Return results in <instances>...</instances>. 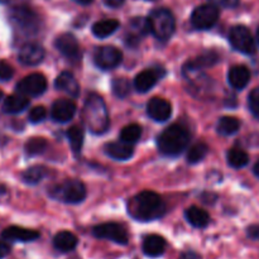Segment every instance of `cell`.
I'll list each match as a JSON object with an SVG mask.
<instances>
[{
	"label": "cell",
	"mask_w": 259,
	"mask_h": 259,
	"mask_svg": "<svg viewBox=\"0 0 259 259\" xmlns=\"http://www.w3.org/2000/svg\"><path fill=\"white\" fill-rule=\"evenodd\" d=\"M128 212L138 222H153L166 212V205L158 194L153 191H142L128 204Z\"/></svg>",
	"instance_id": "6da1fadb"
},
{
	"label": "cell",
	"mask_w": 259,
	"mask_h": 259,
	"mask_svg": "<svg viewBox=\"0 0 259 259\" xmlns=\"http://www.w3.org/2000/svg\"><path fill=\"white\" fill-rule=\"evenodd\" d=\"M190 143V133L181 124H172L164 129L157 139V146L164 156H179Z\"/></svg>",
	"instance_id": "7a4b0ae2"
},
{
	"label": "cell",
	"mask_w": 259,
	"mask_h": 259,
	"mask_svg": "<svg viewBox=\"0 0 259 259\" xmlns=\"http://www.w3.org/2000/svg\"><path fill=\"white\" fill-rule=\"evenodd\" d=\"M83 121L93 133L101 134L108 129L109 115L105 103L96 94H90L83 106Z\"/></svg>",
	"instance_id": "3957f363"
},
{
	"label": "cell",
	"mask_w": 259,
	"mask_h": 259,
	"mask_svg": "<svg viewBox=\"0 0 259 259\" xmlns=\"http://www.w3.org/2000/svg\"><path fill=\"white\" fill-rule=\"evenodd\" d=\"M147 20H148L149 32L159 40H167L174 34L176 22L174 14L168 9L159 8L153 10Z\"/></svg>",
	"instance_id": "277c9868"
},
{
	"label": "cell",
	"mask_w": 259,
	"mask_h": 259,
	"mask_svg": "<svg viewBox=\"0 0 259 259\" xmlns=\"http://www.w3.org/2000/svg\"><path fill=\"white\" fill-rule=\"evenodd\" d=\"M51 196L67 204H78L86 197V187L78 180H66L51 189Z\"/></svg>",
	"instance_id": "5b68a950"
},
{
	"label": "cell",
	"mask_w": 259,
	"mask_h": 259,
	"mask_svg": "<svg viewBox=\"0 0 259 259\" xmlns=\"http://www.w3.org/2000/svg\"><path fill=\"white\" fill-rule=\"evenodd\" d=\"M10 19L13 24L24 34H35L39 30V18L29 8H14L10 12Z\"/></svg>",
	"instance_id": "8992f818"
},
{
	"label": "cell",
	"mask_w": 259,
	"mask_h": 259,
	"mask_svg": "<svg viewBox=\"0 0 259 259\" xmlns=\"http://www.w3.org/2000/svg\"><path fill=\"white\" fill-rule=\"evenodd\" d=\"M93 235L98 239L110 240L119 245H126L129 242L125 228L116 223H104L93 228Z\"/></svg>",
	"instance_id": "52a82bcc"
},
{
	"label": "cell",
	"mask_w": 259,
	"mask_h": 259,
	"mask_svg": "<svg viewBox=\"0 0 259 259\" xmlns=\"http://www.w3.org/2000/svg\"><path fill=\"white\" fill-rule=\"evenodd\" d=\"M230 45L238 52L244 55H253L255 52V42L252 33L244 25H235L229 32Z\"/></svg>",
	"instance_id": "ba28073f"
},
{
	"label": "cell",
	"mask_w": 259,
	"mask_h": 259,
	"mask_svg": "<svg viewBox=\"0 0 259 259\" xmlns=\"http://www.w3.org/2000/svg\"><path fill=\"white\" fill-rule=\"evenodd\" d=\"M219 19V9L214 4H204L192 12L191 24L196 29L206 30L214 27Z\"/></svg>",
	"instance_id": "9c48e42d"
},
{
	"label": "cell",
	"mask_w": 259,
	"mask_h": 259,
	"mask_svg": "<svg viewBox=\"0 0 259 259\" xmlns=\"http://www.w3.org/2000/svg\"><path fill=\"white\" fill-rule=\"evenodd\" d=\"M123 60V53L113 46L99 47L94 53V62L101 70H113Z\"/></svg>",
	"instance_id": "30bf717a"
},
{
	"label": "cell",
	"mask_w": 259,
	"mask_h": 259,
	"mask_svg": "<svg viewBox=\"0 0 259 259\" xmlns=\"http://www.w3.org/2000/svg\"><path fill=\"white\" fill-rule=\"evenodd\" d=\"M55 46L58 52L71 63H77L81 60V50L77 39L70 33L58 35L55 40Z\"/></svg>",
	"instance_id": "8fae6325"
},
{
	"label": "cell",
	"mask_w": 259,
	"mask_h": 259,
	"mask_svg": "<svg viewBox=\"0 0 259 259\" xmlns=\"http://www.w3.org/2000/svg\"><path fill=\"white\" fill-rule=\"evenodd\" d=\"M47 89V80L42 73H30L20 80L17 85V91L25 96H39Z\"/></svg>",
	"instance_id": "7c38bea8"
},
{
	"label": "cell",
	"mask_w": 259,
	"mask_h": 259,
	"mask_svg": "<svg viewBox=\"0 0 259 259\" xmlns=\"http://www.w3.org/2000/svg\"><path fill=\"white\" fill-rule=\"evenodd\" d=\"M18 58L25 66H35L45 58V50L38 43H25L20 47Z\"/></svg>",
	"instance_id": "4fadbf2b"
},
{
	"label": "cell",
	"mask_w": 259,
	"mask_h": 259,
	"mask_svg": "<svg viewBox=\"0 0 259 259\" xmlns=\"http://www.w3.org/2000/svg\"><path fill=\"white\" fill-rule=\"evenodd\" d=\"M76 113V104L70 99H60L51 109V116L57 123H67Z\"/></svg>",
	"instance_id": "5bb4252c"
},
{
	"label": "cell",
	"mask_w": 259,
	"mask_h": 259,
	"mask_svg": "<svg viewBox=\"0 0 259 259\" xmlns=\"http://www.w3.org/2000/svg\"><path fill=\"white\" fill-rule=\"evenodd\" d=\"M149 33V25L147 18H134L129 23L128 32L125 33V43L128 46H138L142 37Z\"/></svg>",
	"instance_id": "9a60e30c"
},
{
	"label": "cell",
	"mask_w": 259,
	"mask_h": 259,
	"mask_svg": "<svg viewBox=\"0 0 259 259\" xmlns=\"http://www.w3.org/2000/svg\"><path fill=\"white\" fill-rule=\"evenodd\" d=\"M147 114L154 121H166L172 114V106L166 99L153 98L147 104Z\"/></svg>",
	"instance_id": "2e32d148"
},
{
	"label": "cell",
	"mask_w": 259,
	"mask_h": 259,
	"mask_svg": "<svg viewBox=\"0 0 259 259\" xmlns=\"http://www.w3.org/2000/svg\"><path fill=\"white\" fill-rule=\"evenodd\" d=\"M40 234L35 230L25 229L20 227H9L5 230H3L2 238L5 242H19V243H29L34 242Z\"/></svg>",
	"instance_id": "e0dca14e"
},
{
	"label": "cell",
	"mask_w": 259,
	"mask_h": 259,
	"mask_svg": "<svg viewBox=\"0 0 259 259\" xmlns=\"http://www.w3.org/2000/svg\"><path fill=\"white\" fill-rule=\"evenodd\" d=\"M166 240L163 237L157 234L147 235L143 239V244H142V250L144 254L149 258H158L162 257L166 252Z\"/></svg>",
	"instance_id": "ac0fdd59"
},
{
	"label": "cell",
	"mask_w": 259,
	"mask_h": 259,
	"mask_svg": "<svg viewBox=\"0 0 259 259\" xmlns=\"http://www.w3.org/2000/svg\"><path fill=\"white\" fill-rule=\"evenodd\" d=\"M55 86L57 90L66 93L68 96L77 98L80 95V85L76 81L75 76L68 71H63L57 76L55 81Z\"/></svg>",
	"instance_id": "d6986e66"
},
{
	"label": "cell",
	"mask_w": 259,
	"mask_h": 259,
	"mask_svg": "<svg viewBox=\"0 0 259 259\" xmlns=\"http://www.w3.org/2000/svg\"><path fill=\"white\" fill-rule=\"evenodd\" d=\"M228 81L235 90H243L250 81V71L244 65L233 66L228 73Z\"/></svg>",
	"instance_id": "ffe728a7"
},
{
	"label": "cell",
	"mask_w": 259,
	"mask_h": 259,
	"mask_svg": "<svg viewBox=\"0 0 259 259\" xmlns=\"http://www.w3.org/2000/svg\"><path fill=\"white\" fill-rule=\"evenodd\" d=\"M219 55L215 51H207V52L202 53L199 57H196L195 60L189 61V62L185 65L184 71L186 72H192V71H197L200 68L204 67H211V66L217 65L219 62Z\"/></svg>",
	"instance_id": "44dd1931"
},
{
	"label": "cell",
	"mask_w": 259,
	"mask_h": 259,
	"mask_svg": "<svg viewBox=\"0 0 259 259\" xmlns=\"http://www.w3.org/2000/svg\"><path fill=\"white\" fill-rule=\"evenodd\" d=\"M159 78H161V75L157 70H152V68L144 70L134 78V88L139 93H147L156 85Z\"/></svg>",
	"instance_id": "7402d4cb"
},
{
	"label": "cell",
	"mask_w": 259,
	"mask_h": 259,
	"mask_svg": "<svg viewBox=\"0 0 259 259\" xmlns=\"http://www.w3.org/2000/svg\"><path fill=\"white\" fill-rule=\"evenodd\" d=\"M78 244V239L73 233L63 230L57 233L53 238V247L60 253H70L76 249Z\"/></svg>",
	"instance_id": "603a6c76"
},
{
	"label": "cell",
	"mask_w": 259,
	"mask_h": 259,
	"mask_svg": "<svg viewBox=\"0 0 259 259\" xmlns=\"http://www.w3.org/2000/svg\"><path fill=\"white\" fill-rule=\"evenodd\" d=\"M29 105V99L23 94H13L4 100L3 110L7 114H19L24 111Z\"/></svg>",
	"instance_id": "cb8c5ba5"
},
{
	"label": "cell",
	"mask_w": 259,
	"mask_h": 259,
	"mask_svg": "<svg viewBox=\"0 0 259 259\" xmlns=\"http://www.w3.org/2000/svg\"><path fill=\"white\" fill-rule=\"evenodd\" d=\"M105 152L111 158L118 159V161H126L131 158L134 153V149L132 144L124 143V142H113L105 146Z\"/></svg>",
	"instance_id": "d4e9b609"
},
{
	"label": "cell",
	"mask_w": 259,
	"mask_h": 259,
	"mask_svg": "<svg viewBox=\"0 0 259 259\" xmlns=\"http://www.w3.org/2000/svg\"><path fill=\"white\" fill-rule=\"evenodd\" d=\"M185 218L189 222V224H191L194 228H197V229L206 228L210 223L209 214L199 206H190L189 209H186Z\"/></svg>",
	"instance_id": "484cf974"
},
{
	"label": "cell",
	"mask_w": 259,
	"mask_h": 259,
	"mask_svg": "<svg viewBox=\"0 0 259 259\" xmlns=\"http://www.w3.org/2000/svg\"><path fill=\"white\" fill-rule=\"evenodd\" d=\"M119 28V22L116 19H105L95 23L93 25V33L98 38H106L116 32Z\"/></svg>",
	"instance_id": "4316f807"
},
{
	"label": "cell",
	"mask_w": 259,
	"mask_h": 259,
	"mask_svg": "<svg viewBox=\"0 0 259 259\" xmlns=\"http://www.w3.org/2000/svg\"><path fill=\"white\" fill-rule=\"evenodd\" d=\"M240 128V121L234 116H223L218 121V133L222 136H233Z\"/></svg>",
	"instance_id": "83f0119b"
},
{
	"label": "cell",
	"mask_w": 259,
	"mask_h": 259,
	"mask_svg": "<svg viewBox=\"0 0 259 259\" xmlns=\"http://www.w3.org/2000/svg\"><path fill=\"white\" fill-rule=\"evenodd\" d=\"M228 163L233 167V168H243L248 164L249 162V156L245 151L239 148H232L228 152Z\"/></svg>",
	"instance_id": "f1b7e54d"
},
{
	"label": "cell",
	"mask_w": 259,
	"mask_h": 259,
	"mask_svg": "<svg viewBox=\"0 0 259 259\" xmlns=\"http://www.w3.org/2000/svg\"><path fill=\"white\" fill-rule=\"evenodd\" d=\"M47 175V169L42 166H33L25 169L22 175V179L28 185H37L42 181Z\"/></svg>",
	"instance_id": "f546056e"
},
{
	"label": "cell",
	"mask_w": 259,
	"mask_h": 259,
	"mask_svg": "<svg viewBox=\"0 0 259 259\" xmlns=\"http://www.w3.org/2000/svg\"><path fill=\"white\" fill-rule=\"evenodd\" d=\"M67 138L73 153H80L83 144V131L77 125L71 126L67 131Z\"/></svg>",
	"instance_id": "4dcf8cb0"
},
{
	"label": "cell",
	"mask_w": 259,
	"mask_h": 259,
	"mask_svg": "<svg viewBox=\"0 0 259 259\" xmlns=\"http://www.w3.org/2000/svg\"><path fill=\"white\" fill-rule=\"evenodd\" d=\"M142 136V126L138 124H129L124 126L120 132V141L124 143L133 144L141 139Z\"/></svg>",
	"instance_id": "1f68e13d"
},
{
	"label": "cell",
	"mask_w": 259,
	"mask_h": 259,
	"mask_svg": "<svg viewBox=\"0 0 259 259\" xmlns=\"http://www.w3.org/2000/svg\"><path fill=\"white\" fill-rule=\"evenodd\" d=\"M207 152H209V147L205 143L194 144L187 152V162L191 164L199 163L206 157Z\"/></svg>",
	"instance_id": "d6a6232c"
},
{
	"label": "cell",
	"mask_w": 259,
	"mask_h": 259,
	"mask_svg": "<svg viewBox=\"0 0 259 259\" xmlns=\"http://www.w3.org/2000/svg\"><path fill=\"white\" fill-rule=\"evenodd\" d=\"M46 148H47V141L45 138H40V137L30 138L25 143V153L28 156H38V154H42L46 151Z\"/></svg>",
	"instance_id": "836d02e7"
},
{
	"label": "cell",
	"mask_w": 259,
	"mask_h": 259,
	"mask_svg": "<svg viewBox=\"0 0 259 259\" xmlns=\"http://www.w3.org/2000/svg\"><path fill=\"white\" fill-rule=\"evenodd\" d=\"M111 88H113L114 95L119 99L126 98L131 94V83L124 77L114 78L113 83H111Z\"/></svg>",
	"instance_id": "e575fe53"
},
{
	"label": "cell",
	"mask_w": 259,
	"mask_h": 259,
	"mask_svg": "<svg viewBox=\"0 0 259 259\" xmlns=\"http://www.w3.org/2000/svg\"><path fill=\"white\" fill-rule=\"evenodd\" d=\"M248 105H249V110L253 116L259 120V86L250 91L249 98H248Z\"/></svg>",
	"instance_id": "d590c367"
},
{
	"label": "cell",
	"mask_w": 259,
	"mask_h": 259,
	"mask_svg": "<svg viewBox=\"0 0 259 259\" xmlns=\"http://www.w3.org/2000/svg\"><path fill=\"white\" fill-rule=\"evenodd\" d=\"M47 116V110L45 109V106H34L33 109H30L29 115H28V119H29L30 123L38 124L40 121H43Z\"/></svg>",
	"instance_id": "8d00e7d4"
},
{
	"label": "cell",
	"mask_w": 259,
	"mask_h": 259,
	"mask_svg": "<svg viewBox=\"0 0 259 259\" xmlns=\"http://www.w3.org/2000/svg\"><path fill=\"white\" fill-rule=\"evenodd\" d=\"M14 75L12 66L5 61H0V81H8Z\"/></svg>",
	"instance_id": "74e56055"
},
{
	"label": "cell",
	"mask_w": 259,
	"mask_h": 259,
	"mask_svg": "<svg viewBox=\"0 0 259 259\" xmlns=\"http://www.w3.org/2000/svg\"><path fill=\"white\" fill-rule=\"evenodd\" d=\"M247 235L248 238L253 240H258L259 242V224L257 225H250L247 229Z\"/></svg>",
	"instance_id": "f35d334b"
},
{
	"label": "cell",
	"mask_w": 259,
	"mask_h": 259,
	"mask_svg": "<svg viewBox=\"0 0 259 259\" xmlns=\"http://www.w3.org/2000/svg\"><path fill=\"white\" fill-rule=\"evenodd\" d=\"M179 259H202L201 255L199 254L197 252H195V250H185V252H182L181 254H180V258Z\"/></svg>",
	"instance_id": "ab89813d"
},
{
	"label": "cell",
	"mask_w": 259,
	"mask_h": 259,
	"mask_svg": "<svg viewBox=\"0 0 259 259\" xmlns=\"http://www.w3.org/2000/svg\"><path fill=\"white\" fill-rule=\"evenodd\" d=\"M12 248L7 242H0V259L5 258L10 253Z\"/></svg>",
	"instance_id": "60d3db41"
},
{
	"label": "cell",
	"mask_w": 259,
	"mask_h": 259,
	"mask_svg": "<svg viewBox=\"0 0 259 259\" xmlns=\"http://www.w3.org/2000/svg\"><path fill=\"white\" fill-rule=\"evenodd\" d=\"M214 2H217L218 4L223 5L225 8H234L237 7L239 0H214Z\"/></svg>",
	"instance_id": "b9f144b4"
},
{
	"label": "cell",
	"mask_w": 259,
	"mask_h": 259,
	"mask_svg": "<svg viewBox=\"0 0 259 259\" xmlns=\"http://www.w3.org/2000/svg\"><path fill=\"white\" fill-rule=\"evenodd\" d=\"M104 3H105V5H108L110 8H119L123 5L124 0H104Z\"/></svg>",
	"instance_id": "7bdbcfd3"
},
{
	"label": "cell",
	"mask_w": 259,
	"mask_h": 259,
	"mask_svg": "<svg viewBox=\"0 0 259 259\" xmlns=\"http://www.w3.org/2000/svg\"><path fill=\"white\" fill-rule=\"evenodd\" d=\"M253 169H254V175L259 179V161L257 162V163H255L254 168H253Z\"/></svg>",
	"instance_id": "ee69618b"
},
{
	"label": "cell",
	"mask_w": 259,
	"mask_h": 259,
	"mask_svg": "<svg viewBox=\"0 0 259 259\" xmlns=\"http://www.w3.org/2000/svg\"><path fill=\"white\" fill-rule=\"evenodd\" d=\"M73 2L78 3V4H89V3H91L93 0H73Z\"/></svg>",
	"instance_id": "f6af8a7d"
},
{
	"label": "cell",
	"mask_w": 259,
	"mask_h": 259,
	"mask_svg": "<svg viewBox=\"0 0 259 259\" xmlns=\"http://www.w3.org/2000/svg\"><path fill=\"white\" fill-rule=\"evenodd\" d=\"M257 40H258V43H259V28H258V30H257Z\"/></svg>",
	"instance_id": "bcb514c9"
},
{
	"label": "cell",
	"mask_w": 259,
	"mask_h": 259,
	"mask_svg": "<svg viewBox=\"0 0 259 259\" xmlns=\"http://www.w3.org/2000/svg\"><path fill=\"white\" fill-rule=\"evenodd\" d=\"M3 95H4V94H3V91L0 90V100H2V99H3Z\"/></svg>",
	"instance_id": "7dc6e473"
},
{
	"label": "cell",
	"mask_w": 259,
	"mask_h": 259,
	"mask_svg": "<svg viewBox=\"0 0 259 259\" xmlns=\"http://www.w3.org/2000/svg\"><path fill=\"white\" fill-rule=\"evenodd\" d=\"M9 0H0V3H8Z\"/></svg>",
	"instance_id": "c3c4849f"
}]
</instances>
